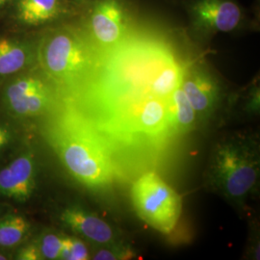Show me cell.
<instances>
[{"mask_svg":"<svg viewBox=\"0 0 260 260\" xmlns=\"http://www.w3.org/2000/svg\"><path fill=\"white\" fill-rule=\"evenodd\" d=\"M36 183V163L32 154L24 153L0 171V195L25 202Z\"/></svg>","mask_w":260,"mask_h":260,"instance_id":"7c38bea8","label":"cell"},{"mask_svg":"<svg viewBox=\"0 0 260 260\" xmlns=\"http://www.w3.org/2000/svg\"><path fill=\"white\" fill-rule=\"evenodd\" d=\"M13 0H0V22L4 18L7 10L10 7Z\"/></svg>","mask_w":260,"mask_h":260,"instance_id":"7402d4cb","label":"cell"},{"mask_svg":"<svg viewBox=\"0 0 260 260\" xmlns=\"http://www.w3.org/2000/svg\"><path fill=\"white\" fill-rule=\"evenodd\" d=\"M101 58L80 28L51 25L39 33L37 65L57 91L75 94L92 79Z\"/></svg>","mask_w":260,"mask_h":260,"instance_id":"3957f363","label":"cell"},{"mask_svg":"<svg viewBox=\"0 0 260 260\" xmlns=\"http://www.w3.org/2000/svg\"><path fill=\"white\" fill-rule=\"evenodd\" d=\"M7 259V256L5 255V254H3V253H1L0 252V260H6Z\"/></svg>","mask_w":260,"mask_h":260,"instance_id":"cb8c5ba5","label":"cell"},{"mask_svg":"<svg viewBox=\"0 0 260 260\" xmlns=\"http://www.w3.org/2000/svg\"><path fill=\"white\" fill-rule=\"evenodd\" d=\"M88 28L94 44L105 52L121 44L127 29V15L121 0H95Z\"/></svg>","mask_w":260,"mask_h":260,"instance_id":"9c48e42d","label":"cell"},{"mask_svg":"<svg viewBox=\"0 0 260 260\" xmlns=\"http://www.w3.org/2000/svg\"><path fill=\"white\" fill-rule=\"evenodd\" d=\"M62 236L53 233H45L37 244L43 259H59L63 246Z\"/></svg>","mask_w":260,"mask_h":260,"instance_id":"2e32d148","label":"cell"},{"mask_svg":"<svg viewBox=\"0 0 260 260\" xmlns=\"http://www.w3.org/2000/svg\"><path fill=\"white\" fill-rule=\"evenodd\" d=\"M0 86L3 106L11 116L19 120L40 117L55 103L57 89L38 65L11 77Z\"/></svg>","mask_w":260,"mask_h":260,"instance_id":"8992f818","label":"cell"},{"mask_svg":"<svg viewBox=\"0 0 260 260\" xmlns=\"http://www.w3.org/2000/svg\"><path fill=\"white\" fill-rule=\"evenodd\" d=\"M188 11L193 26L208 35L233 32L244 18L235 0H193Z\"/></svg>","mask_w":260,"mask_h":260,"instance_id":"30bf717a","label":"cell"},{"mask_svg":"<svg viewBox=\"0 0 260 260\" xmlns=\"http://www.w3.org/2000/svg\"><path fill=\"white\" fill-rule=\"evenodd\" d=\"M180 87L198 117H206L213 111L220 95V86L205 68L186 69Z\"/></svg>","mask_w":260,"mask_h":260,"instance_id":"8fae6325","label":"cell"},{"mask_svg":"<svg viewBox=\"0 0 260 260\" xmlns=\"http://www.w3.org/2000/svg\"><path fill=\"white\" fill-rule=\"evenodd\" d=\"M39 32L3 27L0 31V85L37 65Z\"/></svg>","mask_w":260,"mask_h":260,"instance_id":"ba28073f","label":"cell"},{"mask_svg":"<svg viewBox=\"0 0 260 260\" xmlns=\"http://www.w3.org/2000/svg\"><path fill=\"white\" fill-rule=\"evenodd\" d=\"M48 138L66 170L80 184L92 189L110 185L115 175L111 150L80 112L56 119Z\"/></svg>","mask_w":260,"mask_h":260,"instance_id":"7a4b0ae2","label":"cell"},{"mask_svg":"<svg viewBox=\"0 0 260 260\" xmlns=\"http://www.w3.org/2000/svg\"><path fill=\"white\" fill-rule=\"evenodd\" d=\"M27 220L15 214H9L0 219V247L11 249L19 245L29 231Z\"/></svg>","mask_w":260,"mask_h":260,"instance_id":"5bb4252c","label":"cell"},{"mask_svg":"<svg viewBox=\"0 0 260 260\" xmlns=\"http://www.w3.org/2000/svg\"><path fill=\"white\" fill-rule=\"evenodd\" d=\"M130 254L124 249H103L93 255L95 260H117L124 259Z\"/></svg>","mask_w":260,"mask_h":260,"instance_id":"ac0fdd59","label":"cell"},{"mask_svg":"<svg viewBox=\"0 0 260 260\" xmlns=\"http://www.w3.org/2000/svg\"><path fill=\"white\" fill-rule=\"evenodd\" d=\"M17 258L20 260L43 259L37 244H29L20 249L17 255Z\"/></svg>","mask_w":260,"mask_h":260,"instance_id":"d6986e66","label":"cell"},{"mask_svg":"<svg viewBox=\"0 0 260 260\" xmlns=\"http://www.w3.org/2000/svg\"><path fill=\"white\" fill-rule=\"evenodd\" d=\"M248 110L254 112V113L259 110V92H258V89L253 90V92L251 93V99L249 101Z\"/></svg>","mask_w":260,"mask_h":260,"instance_id":"44dd1931","label":"cell"},{"mask_svg":"<svg viewBox=\"0 0 260 260\" xmlns=\"http://www.w3.org/2000/svg\"><path fill=\"white\" fill-rule=\"evenodd\" d=\"M0 211H1V208H0Z\"/></svg>","mask_w":260,"mask_h":260,"instance_id":"d4e9b609","label":"cell"},{"mask_svg":"<svg viewBox=\"0 0 260 260\" xmlns=\"http://www.w3.org/2000/svg\"><path fill=\"white\" fill-rule=\"evenodd\" d=\"M172 105L174 123L177 135L193 129L198 116L181 87L177 88L173 93Z\"/></svg>","mask_w":260,"mask_h":260,"instance_id":"9a60e30c","label":"cell"},{"mask_svg":"<svg viewBox=\"0 0 260 260\" xmlns=\"http://www.w3.org/2000/svg\"><path fill=\"white\" fill-rule=\"evenodd\" d=\"M69 14V0H13L0 25L37 32L65 19Z\"/></svg>","mask_w":260,"mask_h":260,"instance_id":"52a82bcc","label":"cell"},{"mask_svg":"<svg viewBox=\"0 0 260 260\" xmlns=\"http://www.w3.org/2000/svg\"><path fill=\"white\" fill-rule=\"evenodd\" d=\"M89 252L83 242L75 237H64L63 246L59 259L86 260Z\"/></svg>","mask_w":260,"mask_h":260,"instance_id":"e0dca14e","label":"cell"},{"mask_svg":"<svg viewBox=\"0 0 260 260\" xmlns=\"http://www.w3.org/2000/svg\"><path fill=\"white\" fill-rule=\"evenodd\" d=\"M210 182L222 195L242 202L254 190L259 177V157L249 140L231 138L215 149L210 163Z\"/></svg>","mask_w":260,"mask_h":260,"instance_id":"277c9868","label":"cell"},{"mask_svg":"<svg viewBox=\"0 0 260 260\" xmlns=\"http://www.w3.org/2000/svg\"><path fill=\"white\" fill-rule=\"evenodd\" d=\"M87 0H69V2H72L75 5H83Z\"/></svg>","mask_w":260,"mask_h":260,"instance_id":"603a6c76","label":"cell"},{"mask_svg":"<svg viewBox=\"0 0 260 260\" xmlns=\"http://www.w3.org/2000/svg\"><path fill=\"white\" fill-rule=\"evenodd\" d=\"M60 219L74 233L98 244H109L114 239L111 226L100 217L78 206L64 209Z\"/></svg>","mask_w":260,"mask_h":260,"instance_id":"4fadbf2b","label":"cell"},{"mask_svg":"<svg viewBox=\"0 0 260 260\" xmlns=\"http://www.w3.org/2000/svg\"><path fill=\"white\" fill-rule=\"evenodd\" d=\"M185 70L163 43L122 41L106 51L92 79L79 91L86 93V112L80 113L109 148H163L177 136L172 96Z\"/></svg>","mask_w":260,"mask_h":260,"instance_id":"6da1fadb","label":"cell"},{"mask_svg":"<svg viewBox=\"0 0 260 260\" xmlns=\"http://www.w3.org/2000/svg\"><path fill=\"white\" fill-rule=\"evenodd\" d=\"M11 141V131L9 128L0 122V150L5 148Z\"/></svg>","mask_w":260,"mask_h":260,"instance_id":"ffe728a7","label":"cell"},{"mask_svg":"<svg viewBox=\"0 0 260 260\" xmlns=\"http://www.w3.org/2000/svg\"><path fill=\"white\" fill-rule=\"evenodd\" d=\"M131 198L140 218L161 233L174 231L181 214V199L154 173H146L133 183Z\"/></svg>","mask_w":260,"mask_h":260,"instance_id":"5b68a950","label":"cell"}]
</instances>
